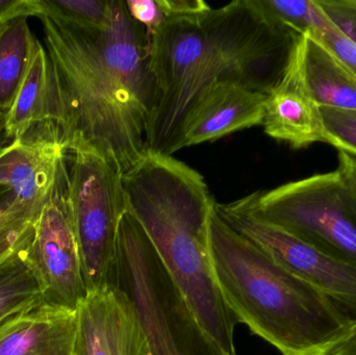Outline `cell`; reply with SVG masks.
<instances>
[{"label": "cell", "mask_w": 356, "mask_h": 355, "mask_svg": "<svg viewBox=\"0 0 356 355\" xmlns=\"http://www.w3.org/2000/svg\"><path fill=\"white\" fill-rule=\"evenodd\" d=\"M67 200L81 254L87 292L113 286L119 231L127 212L122 175L89 146H68Z\"/></svg>", "instance_id": "obj_6"}, {"label": "cell", "mask_w": 356, "mask_h": 355, "mask_svg": "<svg viewBox=\"0 0 356 355\" xmlns=\"http://www.w3.org/2000/svg\"><path fill=\"white\" fill-rule=\"evenodd\" d=\"M72 355H150L137 308L122 289L88 292L76 308Z\"/></svg>", "instance_id": "obj_10"}, {"label": "cell", "mask_w": 356, "mask_h": 355, "mask_svg": "<svg viewBox=\"0 0 356 355\" xmlns=\"http://www.w3.org/2000/svg\"><path fill=\"white\" fill-rule=\"evenodd\" d=\"M44 204H26L17 200L0 217V267L33 238Z\"/></svg>", "instance_id": "obj_20"}, {"label": "cell", "mask_w": 356, "mask_h": 355, "mask_svg": "<svg viewBox=\"0 0 356 355\" xmlns=\"http://www.w3.org/2000/svg\"><path fill=\"white\" fill-rule=\"evenodd\" d=\"M127 210L154 246L201 327L236 355L238 321L216 281L209 221L216 201L202 175L172 156L148 151L122 174Z\"/></svg>", "instance_id": "obj_2"}, {"label": "cell", "mask_w": 356, "mask_h": 355, "mask_svg": "<svg viewBox=\"0 0 356 355\" xmlns=\"http://www.w3.org/2000/svg\"><path fill=\"white\" fill-rule=\"evenodd\" d=\"M125 4L134 21L146 29L148 38L154 35L166 20V15L156 0H127Z\"/></svg>", "instance_id": "obj_24"}, {"label": "cell", "mask_w": 356, "mask_h": 355, "mask_svg": "<svg viewBox=\"0 0 356 355\" xmlns=\"http://www.w3.org/2000/svg\"><path fill=\"white\" fill-rule=\"evenodd\" d=\"M69 150L60 129L42 125L0 148V189L26 204H44L68 175Z\"/></svg>", "instance_id": "obj_11"}, {"label": "cell", "mask_w": 356, "mask_h": 355, "mask_svg": "<svg viewBox=\"0 0 356 355\" xmlns=\"http://www.w3.org/2000/svg\"><path fill=\"white\" fill-rule=\"evenodd\" d=\"M261 125L270 138L294 149L326 143L321 110L301 76L295 46L282 79L267 94Z\"/></svg>", "instance_id": "obj_13"}, {"label": "cell", "mask_w": 356, "mask_h": 355, "mask_svg": "<svg viewBox=\"0 0 356 355\" xmlns=\"http://www.w3.org/2000/svg\"><path fill=\"white\" fill-rule=\"evenodd\" d=\"M8 143L6 137V113L0 112V148Z\"/></svg>", "instance_id": "obj_31"}, {"label": "cell", "mask_w": 356, "mask_h": 355, "mask_svg": "<svg viewBox=\"0 0 356 355\" xmlns=\"http://www.w3.org/2000/svg\"><path fill=\"white\" fill-rule=\"evenodd\" d=\"M338 169L344 175L347 183H349L356 195V158L346 152L339 151Z\"/></svg>", "instance_id": "obj_28"}, {"label": "cell", "mask_w": 356, "mask_h": 355, "mask_svg": "<svg viewBox=\"0 0 356 355\" xmlns=\"http://www.w3.org/2000/svg\"><path fill=\"white\" fill-rule=\"evenodd\" d=\"M17 200L18 198L15 195L14 192L10 191V190L0 189V217L4 213L8 212Z\"/></svg>", "instance_id": "obj_30"}, {"label": "cell", "mask_w": 356, "mask_h": 355, "mask_svg": "<svg viewBox=\"0 0 356 355\" xmlns=\"http://www.w3.org/2000/svg\"><path fill=\"white\" fill-rule=\"evenodd\" d=\"M301 76L320 108L356 110V74L330 47L314 35H299L295 44Z\"/></svg>", "instance_id": "obj_15"}, {"label": "cell", "mask_w": 356, "mask_h": 355, "mask_svg": "<svg viewBox=\"0 0 356 355\" xmlns=\"http://www.w3.org/2000/svg\"><path fill=\"white\" fill-rule=\"evenodd\" d=\"M332 355H356V323L350 335Z\"/></svg>", "instance_id": "obj_29"}, {"label": "cell", "mask_w": 356, "mask_h": 355, "mask_svg": "<svg viewBox=\"0 0 356 355\" xmlns=\"http://www.w3.org/2000/svg\"><path fill=\"white\" fill-rule=\"evenodd\" d=\"M44 46L54 67L67 146L83 143L121 175L146 152L154 101L149 38L122 0H112L102 28L41 12Z\"/></svg>", "instance_id": "obj_1"}, {"label": "cell", "mask_w": 356, "mask_h": 355, "mask_svg": "<svg viewBox=\"0 0 356 355\" xmlns=\"http://www.w3.org/2000/svg\"><path fill=\"white\" fill-rule=\"evenodd\" d=\"M330 22L356 46V0H317Z\"/></svg>", "instance_id": "obj_23"}, {"label": "cell", "mask_w": 356, "mask_h": 355, "mask_svg": "<svg viewBox=\"0 0 356 355\" xmlns=\"http://www.w3.org/2000/svg\"><path fill=\"white\" fill-rule=\"evenodd\" d=\"M166 17H197L211 10L202 0H156Z\"/></svg>", "instance_id": "obj_25"}, {"label": "cell", "mask_w": 356, "mask_h": 355, "mask_svg": "<svg viewBox=\"0 0 356 355\" xmlns=\"http://www.w3.org/2000/svg\"><path fill=\"white\" fill-rule=\"evenodd\" d=\"M38 42L29 27V17H16L0 25V112H8L14 104Z\"/></svg>", "instance_id": "obj_17"}, {"label": "cell", "mask_w": 356, "mask_h": 355, "mask_svg": "<svg viewBox=\"0 0 356 355\" xmlns=\"http://www.w3.org/2000/svg\"><path fill=\"white\" fill-rule=\"evenodd\" d=\"M209 248L236 320L282 355H332L353 331L356 322L342 308L234 231L216 208Z\"/></svg>", "instance_id": "obj_3"}, {"label": "cell", "mask_w": 356, "mask_h": 355, "mask_svg": "<svg viewBox=\"0 0 356 355\" xmlns=\"http://www.w3.org/2000/svg\"><path fill=\"white\" fill-rule=\"evenodd\" d=\"M326 143L356 158V110L321 108Z\"/></svg>", "instance_id": "obj_22"}, {"label": "cell", "mask_w": 356, "mask_h": 355, "mask_svg": "<svg viewBox=\"0 0 356 355\" xmlns=\"http://www.w3.org/2000/svg\"><path fill=\"white\" fill-rule=\"evenodd\" d=\"M40 12L38 0H0V23L16 17H37Z\"/></svg>", "instance_id": "obj_27"}, {"label": "cell", "mask_w": 356, "mask_h": 355, "mask_svg": "<svg viewBox=\"0 0 356 355\" xmlns=\"http://www.w3.org/2000/svg\"><path fill=\"white\" fill-rule=\"evenodd\" d=\"M76 311L40 302L0 322V355H72Z\"/></svg>", "instance_id": "obj_14"}, {"label": "cell", "mask_w": 356, "mask_h": 355, "mask_svg": "<svg viewBox=\"0 0 356 355\" xmlns=\"http://www.w3.org/2000/svg\"><path fill=\"white\" fill-rule=\"evenodd\" d=\"M113 285L135 304L150 355H229L201 327L129 210L121 220Z\"/></svg>", "instance_id": "obj_4"}, {"label": "cell", "mask_w": 356, "mask_h": 355, "mask_svg": "<svg viewBox=\"0 0 356 355\" xmlns=\"http://www.w3.org/2000/svg\"><path fill=\"white\" fill-rule=\"evenodd\" d=\"M31 239L0 267V322L43 302V287L29 260Z\"/></svg>", "instance_id": "obj_18"}, {"label": "cell", "mask_w": 356, "mask_h": 355, "mask_svg": "<svg viewBox=\"0 0 356 355\" xmlns=\"http://www.w3.org/2000/svg\"><path fill=\"white\" fill-rule=\"evenodd\" d=\"M211 49L200 16L166 17L149 38L154 101L146 129V150L178 151L184 120L193 106L195 81Z\"/></svg>", "instance_id": "obj_7"}, {"label": "cell", "mask_w": 356, "mask_h": 355, "mask_svg": "<svg viewBox=\"0 0 356 355\" xmlns=\"http://www.w3.org/2000/svg\"><path fill=\"white\" fill-rule=\"evenodd\" d=\"M272 22L297 35L319 38L337 29L317 0H254Z\"/></svg>", "instance_id": "obj_19"}, {"label": "cell", "mask_w": 356, "mask_h": 355, "mask_svg": "<svg viewBox=\"0 0 356 355\" xmlns=\"http://www.w3.org/2000/svg\"><path fill=\"white\" fill-rule=\"evenodd\" d=\"M226 224L263 250L280 266L327 296L356 322V269L255 216L242 200L216 202Z\"/></svg>", "instance_id": "obj_8"}, {"label": "cell", "mask_w": 356, "mask_h": 355, "mask_svg": "<svg viewBox=\"0 0 356 355\" xmlns=\"http://www.w3.org/2000/svg\"><path fill=\"white\" fill-rule=\"evenodd\" d=\"M267 94L218 79L197 98L184 120L178 151L263 124Z\"/></svg>", "instance_id": "obj_12"}, {"label": "cell", "mask_w": 356, "mask_h": 355, "mask_svg": "<svg viewBox=\"0 0 356 355\" xmlns=\"http://www.w3.org/2000/svg\"><path fill=\"white\" fill-rule=\"evenodd\" d=\"M62 108L54 67L45 46L37 49L24 83L12 108L6 113V137L8 142L21 139L42 125L60 127Z\"/></svg>", "instance_id": "obj_16"}, {"label": "cell", "mask_w": 356, "mask_h": 355, "mask_svg": "<svg viewBox=\"0 0 356 355\" xmlns=\"http://www.w3.org/2000/svg\"><path fill=\"white\" fill-rule=\"evenodd\" d=\"M0 25H1V23H0Z\"/></svg>", "instance_id": "obj_32"}, {"label": "cell", "mask_w": 356, "mask_h": 355, "mask_svg": "<svg viewBox=\"0 0 356 355\" xmlns=\"http://www.w3.org/2000/svg\"><path fill=\"white\" fill-rule=\"evenodd\" d=\"M41 12L87 28H102L110 19L112 0H38ZM40 12V13H41Z\"/></svg>", "instance_id": "obj_21"}, {"label": "cell", "mask_w": 356, "mask_h": 355, "mask_svg": "<svg viewBox=\"0 0 356 355\" xmlns=\"http://www.w3.org/2000/svg\"><path fill=\"white\" fill-rule=\"evenodd\" d=\"M241 200L259 218L356 269V195L339 169Z\"/></svg>", "instance_id": "obj_5"}, {"label": "cell", "mask_w": 356, "mask_h": 355, "mask_svg": "<svg viewBox=\"0 0 356 355\" xmlns=\"http://www.w3.org/2000/svg\"><path fill=\"white\" fill-rule=\"evenodd\" d=\"M330 47L356 74V46L347 40L338 29L317 38Z\"/></svg>", "instance_id": "obj_26"}, {"label": "cell", "mask_w": 356, "mask_h": 355, "mask_svg": "<svg viewBox=\"0 0 356 355\" xmlns=\"http://www.w3.org/2000/svg\"><path fill=\"white\" fill-rule=\"evenodd\" d=\"M67 185L68 175L44 204L29 243V260L43 287V302L75 312L88 292Z\"/></svg>", "instance_id": "obj_9"}]
</instances>
